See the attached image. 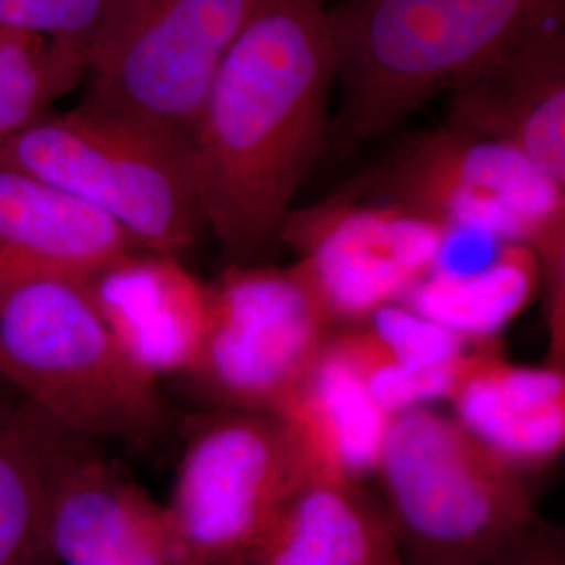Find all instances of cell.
<instances>
[{
  "instance_id": "cell-1",
  "label": "cell",
  "mask_w": 565,
  "mask_h": 565,
  "mask_svg": "<svg viewBox=\"0 0 565 565\" xmlns=\"http://www.w3.org/2000/svg\"><path fill=\"white\" fill-rule=\"evenodd\" d=\"M327 0H268L226 53L189 147L203 224L237 264L279 237L329 139Z\"/></svg>"
},
{
  "instance_id": "cell-2",
  "label": "cell",
  "mask_w": 565,
  "mask_h": 565,
  "mask_svg": "<svg viewBox=\"0 0 565 565\" xmlns=\"http://www.w3.org/2000/svg\"><path fill=\"white\" fill-rule=\"evenodd\" d=\"M565 0H343L329 7L340 107L338 158L401 126L443 90L548 23Z\"/></svg>"
},
{
  "instance_id": "cell-3",
  "label": "cell",
  "mask_w": 565,
  "mask_h": 565,
  "mask_svg": "<svg viewBox=\"0 0 565 565\" xmlns=\"http://www.w3.org/2000/svg\"><path fill=\"white\" fill-rule=\"evenodd\" d=\"M0 377L55 424L95 443L153 445L174 425L160 382L126 359L82 279L0 281Z\"/></svg>"
},
{
  "instance_id": "cell-4",
  "label": "cell",
  "mask_w": 565,
  "mask_h": 565,
  "mask_svg": "<svg viewBox=\"0 0 565 565\" xmlns=\"http://www.w3.org/2000/svg\"><path fill=\"white\" fill-rule=\"evenodd\" d=\"M356 200L527 247L543 275L546 364L565 369V186L505 145L443 126L404 141L364 177Z\"/></svg>"
},
{
  "instance_id": "cell-5",
  "label": "cell",
  "mask_w": 565,
  "mask_h": 565,
  "mask_svg": "<svg viewBox=\"0 0 565 565\" xmlns=\"http://www.w3.org/2000/svg\"><path fill=\"white\" fill-rule=\"evenodd\" d=\"M375 476L403 565H490L539 518L522 469L434 404L392 417Z\"/></svg>"
},
{
  "instance_id": "cell-6",
  "label": "cell",
  "mask_w": 565,
  "mask_h": 565,
  "mask_svg": "<svg viewBox=\"0 0 565 565\" xmlns=\"http://www.w3.org/2000/svg\"><path fill=\"white\" fill-rule=\"evenodd\" d=\"M0 163L97 207L145 252L181 256L205 228L189 141L86 97L25 126Z\"/></svg>"
},
{
  "instance_id": "cell-7",
  "label": "cell",
  "mask_w": 565,
  "mask_h": 565,
  "mask_svg": "<svg viewBox=\"0 0 565 565\" xmlns=\"http://www.w3.org/2000/svg\"><path fill=\"white\" fill-rule=\"evenodd\" d=\"M268 0H103L86 99L191 139L231 46Z\"/></svg>"
},
{
  "instance_id": "cell-8",
  "label": "cell",
  "mask_w": 565,
  "mask_h": 565,
  "mask_svg": "<svg viewBox=\"0 0 565 565\" xmlns=\"http://www.w3.org/2000/svg\"><path fill=\"white\" fill-rule=\"evenodd\" d=\"M315 480L281 417L218 408L189 425L166 509L191 564L226 565Z\"/></svg>"
},
{
  "instance_id": "cell-9",
  "label": "cell",
  "mask_w": 565,
  "mask_h": 565,
  "mask_svg": "<svg viewBox=\"0 0 565 565\" xmlns=\"http://www.w3.org/2000/svg\"><path fill=\"white\" fill-rule=\"evenodd\" d=\"M210 289V329L189 377L221 408L275 413L319 363L338 324L294 264H233Z\"/></svg>"
},
{
  "instance_id": "cell-10",
  "label": "cell",
  "mask_w": 565,
  "mask_h": 565,
  "mask_svg": "<svg viewBox=\"0 0 565 565\" xmlns=\"http://www.w3.org/2000/svg\"><path fill=\"white\" fill-rule=\"evenodd\" d=\"M448 228L394 205L338 198L289 212L281 233L294 266L338 324L401 303L436 268Z\"/></svg>"
},
{
  "instance_id": "cell-11",
  "label": "cell",
  "mask_w": 565,
  "mask_h": 565,
  "mask_svg": "<svg viewBox=\"0 0 565 565\" xmlns=\"http://www.w3.org/2000/svg\"><path fill=\"white\" fill-rule=\"evenodd\" d=\"M49 545L57 565H193L166 505L76 434L51 482Z\"/></svg>"
},
{
  "instance_id": "cell-12",
  "label": "cell",
  "mask_w": 565,
  "mask_h": 565,
  "mask_svg": "<svg viewBox=\"0 0 565 565\" xmlns=\"http://www.w3.org/2000/svg\"><path fill=\"white\" fill-rule=\"evenodd\" d=\"M450 93L445 126L518 151L565 186V28L548 23Z\"/></svg>"
},
{
  "instance_id": "cell-13",
  "label": "cell",
  "mask_w": 565,
  "mask_h": 565,
  "mask_svg": "<svg viewBox=\"0 0 565 565\" xmlns=\"http://www.w3.org/2000/svg\"><path fill=\"white\" fill-rule=\"evenodd\" d=\"M126 359L160 382L191 375L210 329L212 289L181 256L137 249L84 279Z\"/></svg>"
},
{
  "instance_id": "cell-14",
  "label": "cell",
  "mask_w": 565,
  "mask_h": 565,
  "mask_svg": "<svg viewBox=\"0 0 565 565\" xmlns=\"http://www.w3.org/2000/svg\"><path fill=\"white\" fill-rule=\"evenodd\" d=\"M446 403L473 438L522 471L564 450L565 369L513 363L497 342L473 343L459 359Z\"/></svg>"
},
{
  "instance_id": "cell-15",
  "label": "cell",
  "mask_w": 565,
  "mask_h": 565,
  "mask_svg": "<svg viewBox=\"0 0 565 565\" xmlns=\"http://www.w3.org/2000/svg\"><path fill=\"white\" fill-rule=\"evenodd\" d=\"M141 249L97 207L0 163V281L23 275L88 279Z\"/></svg>"
},
{
  "instance_id": "cell-16",
  "label": "cell",
  "mask_w": 565,
  "mask_h": 565,
  "mask_svg": "<svg viewBox=\"0 0 565 565\" xmlns=\"http://www.w3.org/2000/svg\"><path fill=\"white\" fill-rule=\"evenodd\" d=\"M226 565H403V559L384 509L363 484L315 480Z\"/></svg>"
},
{
  "instance_id": "cell-17",
  "label": "cell",
  "mask_w": 565,
  "mask_h": 565,
  "mask_svg": "<svg viewBox=\"0 0 565 565\" xmlns=\"http://www.w3.org/2000/svg\"><path fill=\"white\" fill-rule=\"evenodd\" d=\"M275 415L294 431L319 480L354 484L375 473L392 422L331 342Z\"/></svg>"
},
{
  "instance_id": "cell-18",
  "label": "cell",
  "mask_w": 565,
  "mask_h": 565,
  "mask_svg": "<svg viewBox=\"0 0 565 565\" xmlns=\"http://www.w3.org/2000/svg\"><path fill=\"white\" fill-rule=\"evenodd\" d=\"M70 434L0 377V565H57L49 494Z\"/></svg>"
},
{
  "instance_id": "cell-19",
  "label": "cell",
  "mask_w": 565,
  "mask_h": 565,
  "mask_svg": "<svg viewBox=\"0 0 565 565\" xmlns=\"http://www.w3.org/2000/svg\"><path fill=\"white\" fill-rule=\"evenodd\" d=\"M541 289L536 256L524 245L503 242L478 266H436L403 303L469 343H488L497 342Z\"/></svg>"
},
{
  "instance_id": "cell-20",
  "label": "cell",
  "mask_w": 565,
  "mask_h": 565,
  "mask_svg": "<svg viewBox=\"0 0 565 565\" xmlns=\"http://www.w3.org/2000/svg\"><path fill=\"white\" fill-rule=\"evenodd\" d=\"M84 53L0 25V147L84 81Z\"/></svg>"
},
{
  "instance_id": "cell-21",
  "label": "cell",
  "mask_w": 565,
  "mask_h": 565,
  "mask_svg": "<svg viewBox=\"0 0 565 565\" xmlns=\"http://www.w3.org/2000/svg\"><path fill=\"white\" fill-rule=\"evenodd\" d=\"M102 7L103 0H0V25L63 42L86 57Z\"/></svg>"
},
{
  "instance_id": "cell-22",
  "label": "cell",
  "mask_w": 565,
  "mask_h": 565,
  "mask_svg": "<svg viewBox=\"0 0 565 565\" xmlns=\"http://www.w3.org/2000/svg\"><path fill=\"white\" fill-rule=\"evenodd\" d=\"M490 565H565L564 530L539 515Z\"/></svg>"
}]
</instances>
